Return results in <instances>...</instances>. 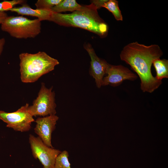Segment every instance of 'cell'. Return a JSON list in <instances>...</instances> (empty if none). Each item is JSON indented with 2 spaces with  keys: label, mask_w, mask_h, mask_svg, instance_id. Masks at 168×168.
<instances>
[{
  "label": "cell",
  "mask_w": 168,
  "mask_h": 168,
  "mask_svg": "<svg viewBox=\"0 0 168 168\" xmlns=\"http://www.w3.org/2000/svg\"><path fill=\"white\" fill-rule=\"evenodd\" d=\"M163 54L156 44L147 46L137 42L130 43L124 47L120 54V59L129 65L139 77L141 89L144 92L152 93L162 84L152 75L153 62Z\"/></svg>",
  "instance_id": "1"
},
{
  "label": "cell",
  "mask_w": 168,
  "mask_h": 168,
  "mask_svg": "<svg viewBox=\"0 0 168 168\" xmlns=\"http://www.w3.org/2000/svg\"><path fill=\"white\" fill-rule=\"evenodd\" d=\"M97 9L92 3L82 6L79 10L69 14L51 12L49 21L61 26L79 27L99 35L101 37L107 35L108 27L99 16Z\"/></svg>",
  "instance_id": "2"
},
{
  "label": "cell",
  "mask_w": 168,
  "mask_h": 168,
  "mask_svg": "<svg viewBox=\"0 0 168 168\" xmlns=\"http://www.w3.org/2000/svg\"><path fill=\"white\" fill-rule=\"evenodd\" d=\"M19 58L21 79L25 83L36 81L43 75L53 70L59 63L57 59L43 51L35 54L21 53Z\"/></svg>",
  "instance_id": "3"
},
{
  "label": "cell",
  "mask_w": 168,
  "mask_h": 168,
  "mask_svg": "<svg viewBox=\"0 0 168 168\" xmlns=\"http://www.w3.org/2000/svg\"><path fill=\"white\" fill-rule=\"evenodd\" d=\"M1 30L18 39L35 38L41 31V21L22 16H8L1 24Z\"/></svg>",
  "instance_id": "4"
},
{
  "label": "cell",
  "mask_w": 168,
  "mask_h": 168,
  "mask_svg": "<svg viewBox=\"0 0 168 168\" xmlns=\"http://www.w3.org/2000/svg\"><path fill=\"white\" fill-rule=\"evenodd\" d=\"M52 89L53 86L48 88L44 83H41L37 97L33 101L32 105L28 107V110L33 117L56 115L55 93Z\"/></svg>",
  "instance_id": "5"
},
{
  "label": "cell",
  "mask_w": 168,
  "mask_h": 168,
  "mask_svg": "<svg viewBox=\"0 0 168 168\" xmlns=\"http://www.w3.org/2000/svg\"><path fill=\"white\" fill-rule=\"evenodd\" d=\"M29 106L26 103L12 112L0 110V119L7 124V127L16 131L28 132L31 128L32 123L35 121L28 110Z\"/></svg>",
  "instance_id": "6"
},
{
  "label": "cell",
  "mask_w": 168,
  "mask_h": 168,
  "mask_svg": "<svg viewBox=\"0 0 168 168\" xmlns=\"http://www.w3.org/2000/svg\"><path fill=\"white\" fill-rule=\"evenodd\" d=\"M29 142L32 155L38 159L43 166V168H54L56 159L62 151L47 146L38 137L30 134Z\"/></svg>",
  "instance_id": "7"
},
{
  "label": "cell",
  "mask_w": 168,
  "mask_h": 168,
  "mask_svg": "<svg viewBox=\"0 0 168 168\" xmlns=\"http://www.w3.org/2000/svg\"><path fill=\"white\" fill-rule=\"evenodd\" d=\"M106 74L101 83V86L110 85L117 86L125 80L133 81L136 80L137 75L128 68L121 65H113L109 64Z\"/></svg>",
  "instance_id": "8"
},
{
  "label": "cell",
  "mask_w": 168,
  "mask_h": 168,
  "mask_svg": "<svg viewBox=\"0 0 168 168\" xmlns=\"http://www.w3.org/2000/svg\"><path fill=\"white\" fill-rule=\"evenodd\" d=\"M58 119L57 115H54L39 117L35 121V133L44 144L50 147L54 148L51 143L52 134L55 129Z\"/></svg>",
  "instance_id": "9"
},
{
  "label": "cell",
  "mask_w": 168,
  "mask_h": 168,
  "mask_svg": "<svg viewBox=\"0 0 168 168\" xmlns=\"http://www.w3.org/2000/svg\"><path fill=\"white\" fill-rule=\"evenodd\" d=\"M84 48L88 53L91 59L89 70L90 75L95 79L96 86H101V83L104 75L106 74L109 64L104 59L98 57L90 44H86Z\"/></svg>",
  "instance_id": "10"
},
{
  "label": "cell",
  "mask_w": 168,
  "mask_h": 168,
  "mask_svg": "<svg viewBox=\"0 0 168 168\" xmlns=\"http://www.w3.org/2000/svg\"><path fill=\"white\" fill-rule=\"evenodd\" d=\"M9 11L15 12L22 16H29L35 17L41 21H49L51 12V10L33 9L25 3L18 7H14Z\"/></svg>",
  "instance_id": "11"
},
{
  "label": "cell",
  "mask_w": 168,
  "mask_h": 168,
  "mask_svg": "<svg viewBox=\"0 0 168 168\" xmlns=\"http://www.w3.org/2000/svg\"><path fill=\"white\" fill-rule=\"evenodd\" d=\"M82 6L75 0H62L51 10L53 12L60 13L62 12L70 11L73 12L81 9Z\"/></svg>",
  "instance_id": "12"
},
{
  "label": "cell",
  "mask_w": 168,
  "mask_h": 168,
  "mask_svg": "<svg viewBox=\"0 0 168 168\" xmlns=\"http://www.w3.org/2000/svg\"><path fill=\"white\" fill-rule=\"evenodd\" d=\"M156 73L155 77L162 81L163 78H168V60L166 59H157L153 62Z\"/></svg>",
  "instance_id": "13"
},
{
  "label": "cell",
  "mask_w": 168,
  "mask_h": 168,
  "mask_svg": "<svg viewBox=\"0 0 168 168\" xmlns=\"http://www.w3.org/2000/svg\"><path fill=\"white\" fill-rule=\"evenodd\" d=\"M111 12L115 19L118 21H122V15L118 5V2L116 0H105L102 6Z\"/></svg>",
  "instance_id": "14"
},
{
  "label": "cell",
  "mask_w": 168,
  "mask_h": 168,
  "mask_svg": "<svg viewBox=\"0 0 168 168\" xmlns=\"http://www.w3.org/2000/svg\"><path fill=\"white\" fill-rule=\"evenodd\" d=\"M68 152L64 150L61 152L57 157L54 164V168H71L68 160Z\"/></svg>",
  "instance_id": "15"
},
{
  "label": "cell",
  "mask_w": 168,
  "mask_h": 168,
  "mask_svg": "<svg viewBox=\"0 0 168 168\" xmlns=\"http://www.w3.org/2000/svg\"><path fill=\"white\" fill-rule=\"evenodd\" d=\"M62 0H38L35 3L36 8L43 10H51L54 6Z\"/></svg>",
  "instance_id": "16"
},
{
  "label": "cell",
  "mask_w": 168,
  "mask_h": 168,
  "mask_svg": "<svg viewBox=\"0 0 168 168\" xmlns=\"http://www.w3.org/2000/svg\"><path fill=\"white\" fill-rule=\"evenodd\" d=\"M26 1L24 0H12L4 1L0 2V12H5L10 10L18 4L21 5L26 3Z\"/></svg>",
  "instance_id": "17"
},
{
  "label": "cell",
  "mask_w": 168,
  "mask_h": 168,
  "mask_svg": "<svg viewBox=\"0 0 168 168\" xmlns=\"http://www.w3.org/2000/svg\"><path fill=\"white\" fill-rule=\"evenodd\" d=\"M105 0H91V2L96 7L97 9L102 7Z\"/></svg>",
  "instance_id": "18"
},
{
  "label": "cell",
  "mask_w": 168,
  "mask_h": 168,
  "mask_svg": "<svg viewBox=\"0 0 168 168\" xmlns=\"http://www.w3.org/2000/svg\"><path fill=\"white\" fill-rule=\"evenodd\" d=\"M5 43V40L4 38H0V56L2 54L4 49Z\"/></svg>",
  "instance_id": "19"
},
{
  "label": "cell",
  "mask_w": 168,
  "mask_h": 168,
  "mask_svg": "<svg viewBox=\"0 0 168 168\" xmlns=\"http://www.w3.org/2000/svg\"><path fill=\"white\" fill-rule=\"evenodd\" d=\"M8 16L5 12H0V24H1Z\"/></svg>",
  "instance_id": "20"
}]
</instances>
